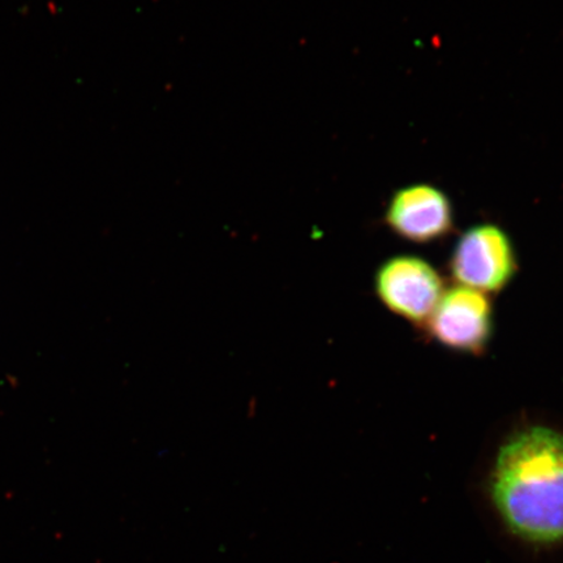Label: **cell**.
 <instances>
[{
    "label": "cell",
    "mask_w": 563,
    "mask_h": 563,
    "mask_svg": "<svg viewBox=\"0 0 563 563\" xmlns=\"http://www.w3.org/2000/svg\"><path fill=\"white\" fill-rule=\"evenodd\" d=\"M485 490L511 538L563 547V427L547 420L511 427L493 450Z\"/></svg>",
    "instance_id": "obj_1"
},
{
    "label": "cell",
    "mask_w": 563,
    "mask_h": 563,
    "mask_svg": "<svg viewBox=\"0 0 563 563\" xmlns=\"http://www.w3.org/2000/svg\"><path fill=\"white\" fill-rule=\"evenodd\" d=\"M449 271L456 285L487 295L503 292L519 271L516 245L498 224H475L457 238Z\"/></svg>",
    "instance_id": "obj_2"
},
{
    "label": "cell",
    "mask_w": 563,
    "mask_h": 563,
    "mask_svg": "<svg viewBox=\"0 0 563 563\" xmlns=\"http://www.w3.org/2000/svg\"><path fill=\"white\" fill-rule=\"evenodd\" d=\"M445 280L435 267L417 255L385 260L375 274V292L387 311L424 328L445 292Z\"/></svg>",
    "instance_id": "obj_3"
},
{
    "label": "cell",
    "mask_w": 563,
    "mask_h": 563,
    "mask_svg": "<svg viewBox=\"0 0 563 563\" xmlns=\"http://www.w3.org/2000/svg\"><path fill=\"white\" fill-rule=\"evenodd\" d=\"M424 328L448 350L483 355L495 334V311L489 295L461 285L446 288Z\"/></svg>",
    "instance_id": "obj_4"
},
{
    "label": "cell",
    "mask_w": 563,
    "mask_h": 563,
    "mask_svg": "<svg viewBox=\"0 0 563 563\" xmlns=\"http://www.w3.org/2000/svg\"><path fill=\"white\" fill-rule=\"evenodd\" d=\"M384 220L400 239L428 244L446 238L454 230V208L442 189L417 183L393 194Z\"/></svg>",
    "instance_id": "obj_5"
}]
</instances>
